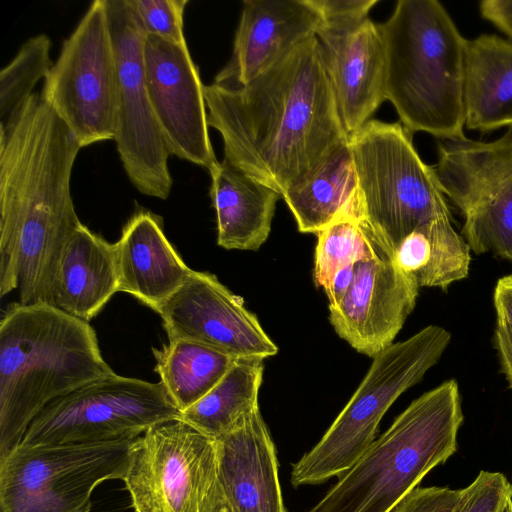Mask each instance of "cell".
Segmentation results:
<instances>
[{
  "instance_id": "cell-20",
  "label": "cell",
  "mask_w": 512,
  "mask_h": 512,
  "mask_svg": "<svg viewBox=\"0 0 512 512\" xmlns=\"http://www.w3.org/2000/svg\"><path fill=\"white\" fill-rule=\"evenodd\" d=\"M114 245L119 292L156 312L193 272L165 236L160 218L150 212L135 213Z\"/></svg>"
},
{
  "instance_id": "cell-30",
  "label": "cell",
  "mask_w": 512,
  "mask_h": 512,
  "mask_svg": "<svg viewBox=\"0 0 512 512\" xmlns=\"http://www.w3.org/2000/svg\"><path fill=\"white\" fill-rule=\"evenodd\" d=\"M146 35L187 45L184 11L188 0H128Z\"/></svg>"
},
{
  "instance_id": "cell-5",
  "label": "cell",
  "mask_w": 512,
  "mask_h": 512,
  "mask_svg": "<svg viewBox=\"0 0 512 512\" xmlns=\"http://www.w3.org/2000/svg\"><path fill=\"white\" fill-rule=\"evenodd\" d=\"M463 419L456 380L425 392L307 512H392L456 452Z\"/></svg>"
},
{
  "instance_id": "cell-27",
  "label": "cell",
  "mask_w": 512,
  "mask_h": 512,
  "mask_svg": "<svg viewBox=\"0 0 512 512\" xmlns=\"http://www.w3.org/2000/svg\"><path fill=\"white\" fill-rule=\"evenodd\" d=\"M152 351L155 372L181 413L205 396L238 359L187 340L169 341Z\"/></svg>"
},
{
  "instance_id": "cell-22",
  "label": "cell",
  "mask_w": 512,
  "mask_h": 512,
  "mask_svg": "<svg viewBox=\"0 0 512 512\" xmlns=\"http://www.w3.org/2000/svg\"><path fill=\"white\" fill-rule=\"evenodd\" d=\"M209 173L217 244L228 250L257 251L269 237L276 204L282 195L224 159Z\"/></svg>"
},
{
  "instance_id": "cell-4",
  "label": "cell",
  "mask_w": 512,
  "mask_h": 512,
  "mask_svg": "<svg viewBox=\"0 0 512 512\" xmlns=\"http://www.w3.org/2000/svg\"><path fill=\"white\" fill-rule=\"evenodd\" d=\"M385 48V98L412 134L465 137L467 39L436 0H399L378 24Z\"/></svg>"
},
{
  "instance_id": "cell-21",
  "label": "cell",
  "mask_w": 512,
  "mask_h": 512,
  "mask_svg": "<svg viewBox=\"0 0 512 512\" xmlns=\"http://www.w3.org/2000/svg\"><path fill=\"white\" fill-rule=\"evenodd\" d=\"M117 292L119 277L114 243L81 223L60 257L54 305L89 322Z\"/></svg>"
},
{
  "instance_id": "cell-16",
  "label": "cell",
  "mask_w": 512,
  "mask_h": 512,
  "mask_svg": "<svg viewBox=\"0 0 512 512\" xmlns=\"http://www.w3.org/2000/svg\"><path fill=\"white\" fill-rule=\"evenodd\" d=\"M370 234L373 252L355 263L353 281L340 303L329 309V319L343 340L373 358L394 343L415 308L420 287Z\"/></svg>"
},
{
  "instance_id": "cell-11",
  "label": "cell",
  "mask_w": 512,
  "mask_h": 512,
  "mask_svg": "<svg viewBox=\"0 0 512 512\" xmlns=\"http://www.w3.org/2000/svg\"><path fill=\"white\" fill-rule=\"evenodd\" d=\"M437 152L441 187L464 216L471 252L512 263V127L489 142L440 140Z\"/></svg>"
},
{
  "instance_id": "cell-38",
  "label": "cell",
  "mask_w": 512,
  "mask_h": 512,
  "mask_svg": "<svg viewBox=\"0 0 512 512\" xmlns=\"http://www.w3.org/2000/svg\"><path fill=\"white\" fill-rule=\"evenodd\" d=\"M205 512H235L226 498L220 483H218Z\"/></svg>"
},
{
  "instance_id": "cell-19",
  "label": "cell",
  "mask_w": 512,
  "mask_h": 512,
  "mask_svg": "<svg viewBox=\"0 0 512 512\" xmlns=\"http://www.w3.org/2000/svg\"><path fill=\"white\" fill-rule=\"evenodd\" d=\"M216 440L218 480L235 512H287L275 444L260 408Z\"/></svg>"
},
{
  "instance_id": "cell-3",
  "label": "cell",
  "mask_w": 512,
  "mask_h": 512,
  "mask_svg": "<svg viewBox=\"0 0 512 512\" xmlns=\"http://www.w3.org/2000/svg\"><path fill=\"white\" fill-rule=\"evenodd\" d=\"M114 373L89 322L47 303L10 304L0 321V460L48 403Z\"/></svg>"
},
{
  "instance_id": "cell-12",
  "label": "cell",
  "mask_w": 512,
  "mask_h": 512,
  "mask_svg": "<svg viewBox=\"0 0 512 512\" xmlns=\"http://www.w3.org/2000/svg\"><path fill=\"white\" fill-rule=\"evenodd\" d=\"M135 512H205L219 483L216 440L181 418L149 428L123 479Z\"/></svg>"
},
{
  "instance_id": "cell-8",
  "label": "cell",
  "mask_w": 512,
  "mask_h": 512,
  "mask_svg": "<svg viewBox=\"0 0 512 512\" xmlns=\"http://www.w3.org/2000/svg\"><path fill=\"white\" fill-rule=\"evenodd\" d=\"M181 417L163 383L114 373L48 403L29 424L22 446L132 441Z\"/></svg>"
},
{
  "instance_id": "cell-31",
  "label": "cell",
  "mask_w": 512,
  "mask_h": 512,
  "mask_svg": "<svg viewBox=\"0 0 512 512\" xmlns=\"http://www.w3.org/2000/svg\"><path fill=\"white\" fill-rule=\"evenodd\" d=\"M512 499V485L500 472L480 471L474 481L463 488L455 512H501Z\"/></svg>"
},
{
  "instance_id": "cell-32",
  "label": "cell",
  "mask_w": 512,
  "mask_h": 512,
  "mask_svg": "<svg viewBox=\"0 0 512 512\" xmlns=\"http://www.w3.org/2000/svg\"><path fill=\"white\" fill-rule=\"evenodd\" d=\"M310 2L320 16V27L338 29L353 26L369 18L368 14L378 0H310Z\"/></svg>"
},
{
  "instance_id": "cell-9",
  "label": "cell",
  "mask_w": 512,
  "mask_h": 512,
  "mask_svg": "<svg viewBox=\"0 0 512 512\" xmlns=\"http://www.w3.org/2000/svg\"><path fill=\"white\" fill-rule=\"evenodd\" d=\"M133 441L19 445L0 460V512H90L100 483L124 479Z\"/></svg>"
},
{
  "instance_id": "cell-36",
  "label": "cell",
  "mask_w": 512,
  "mask_h": 512,
  "mask_svg": "<svg viewBox=\"0 0 512 512\" xmlns=\"http://www.w3.org/2000/svg\"><path fill=\"white\" fill-rule=\"evenodd\" d=\"M493 305L496 320L512 327V274L497 280L493 292Z\"/></svg>"
},
{
  "instance_id": "cell-14",
  "label": "cell",
  "mask_w": 512,
  "mask_h": 512,
  "mask_svg": "<svg viewBox=\"0 0 512 512\" xmlns=\"http://www.w3.org/2000/svg\"><path fill=\"white\" fill-rule=\"evenodd\" d=\"M157 313L169 341L196 342L234 358L264 360L278 353L243 299L210 272L193 270Z\"/></svg>"
},
{
  "instance_id": "cell-24",
  "label": "cell",
  "mask_w": 512,
  "mask_h": 512,
  "mask_svg": "<svg viewBox=\"0 0 512 512\" xmlns=\"http://www.w3.org/2000/svg\"><path fill=\"white\" fill-rule=\"evenodd\" d=\"M356 195L357 176L348 142L290 187L282 199L300 232L318 234L352 205Z\"/></svg>"
},
{
  "instance_id": "cell-10",
  "label": "cell",
  "mask_w": 512,
  "mask_h": 512,
  "mask_svg": "<svg viewBox=\"0 0 512 512\" xmlns=\"http://www.w3.org/2000/svg\"><path fill=\"white\" fill-rule=\"evenodd\" d=\"M82 147L115 138L117 66L106 0L66 38L40 93Z\"/></svg>"
},
{
  "instance_id": "cell-13",
  "label": "cell",
  "mask_w": 512,
  "mask_h": 512,
  "mask_svg": "<svg viewBox=\"0 0 512 512\" xmlns=\"http://www.w3.org/2000/svg\"><path fill=\"white\" fill-rule=\"evenodd\" d=\"M117 66L116 141L123 168L142 194L168 198L169 152L155 118L144 70L146 33L128 0H106Z\"/></svg>"
},
{
  "instance_id": "cell-34",
  "label": "cell",
  "mask_w": 512,
  "mask_h": 512,
  "mask_svg": "<svg viewBox=\"0 0 512 512\" xmlns=\"http://www.w3.org/2000/svg\"><path fill=\"white\" fill-rule=\"evenodd\" d=\"M483 19L512 40V0H484L479 3Z\"/></svg>"
},
{
  "instance_id": "cell-35",
  "label": "cell",
  "mask_w": 512,
  "mask_h": 512,
  "mask_svg": "<svg viewBox=\"0 0 512 512\" xmlns=\"http://www.w3.org/2000/svg\"><path fill=\"white\" fill-rule=\"evenodd\" d=\"M493 343L501 371L512 389V327L496 320Z\"/></svg>"
},
{
  "instance_id": "cell-6",
  "label": "cell",
  "mask_w": 512,
  "mask_h": 512,
  "mask_svg": "<svg viewBox=\"0 0 512 512\" xmlns=\"http://www.w3.org/2000/svg\"><path fill=\"white\" fill-rule=\"evenodd\" d=\"M400 122L369 120L349 137L357 176L354 211L392 255L412 232L451 215L436 169Z\"/></svg>"
},
{
  "instance_id": "cell-37",
  "label": "cell",
  "mask_w": 512,
  "mask_h": 512,
  "mask_svg": "<svg viewBox=\"0 0 512 512\" xmlns=\"http://www.w3.org/2000/svg\"><path fill=\"white\" fill-rule=\"evenodd\" d=\"M355 272V263L338 270L330 285L324 290L329 303V309L336 307L349 289Z\"/></svg>"
},
{
  "instance_id": "cell-23",
  "label": "cell",
  "mask_w": 512,
  "mask_h": 512,
  "mask_svg": "<svg viewBox=\"0 0 512 512\" xmlns=\"http://www.w3.org/2000/svg\"><path fill=\"white\" fill-rule=\"evenodd\" d=\"M465 128L482 133L512 127V40L481 34L467 40Z\"/></svg>"
},
{
  "instance_id": "cell-17",
  "label": "cell",
  "mask_w": 512,
  "mask_h": 512,
  "mask_svg": "<svg viewBox=\"0 0 512 512\" xmlns=\"http://www.w3.org/2000/svg\"><path fill=\"white\" fill-rule=\"evenodd\" d=\"M343 127L350 137L386 100L385 48L370 18L316 33Z\"/></svg>"
},
{
  "instance_id": "cell-1",
  "label": "cell",
  "mask_w": 512,
  "mask_h": 512,
  "mask_svg": "<svg viewBox=\"0 0 512 512\" xmlns=\"http://www.w3.org/2000/svg\"><path fill=\"white\" fill-rule=\"evenodd\" d=\"M224 160L283 195L349 142L316 35L240 86H204Z\"/></svg>"
},
{
  "instance_id": "cell-7",
  "label": "cell",
  "mask_w": 512,
  "mask_h": 512,
  "mask_svg": "<svg viewBox=\"0 0 512 512\" xmlns=\"http://www.w3.org/2000/svg\"><path fill=\"white\" fill-rule=\"evenodd\" d=\"M450 341L451 333L444 327L428 325L376 354L360 385L319 442L293 463L292 486L322 484L350 469L376 440L388 409L423 379Z\"/></svg>"
},
{
  "instance_id": "cell-25",
  "label": "cell",
  "mask_w": 512,
  "mask_h": 512,
  "mask_svg": "<svg viewBox=\"0 0 512 512\" xmlns=\"http://www.w3.org/2000/svg\"><path fill=\"white\" fill-rule=\"evenodd\" d=\"M393 258L419 287H436L445 291L468 276L471 249L454 229L452 216L443 215L407 236Z\"/></svg>"
},
{
  "instance_id": "cell-33",
  "label": "cell",
  "mask_w": 512,
  "mask_h": 512,
  "mask_svg": "<svg viewBox=\"0 0 512 512\" xmlns=\"http://www.w3.org/2000/svg\"><path fill=\"white\" fill-rule=\"evenodd\" d=\"M463 489L447 487H416L408 493L392 512H455Z\"/></svg>"
},
{
  "instance_id": "cell-29",
  "label": "cell",
  "mask_w": 512,
  "mask_h": 512,
  "mask_svg": "<svg viewBox=\"0 0 512 512\" xmlns=\"http://www.w3.org/2000/svg\"><path fill=\"white\" fill-rule=\"evenodd\" d=\"M353 204L318 233L313 275L316 285L324 290L338 270L373 252L371 234L355 214Z\"/></svg>"
},
{
  "instance_id": "cell-15",
  "label": "cell",
  "mask_w": 512,
  "mask_h": 512,
  "mask_svg": "<svg viewBox=\"0 0 512 512\" xmlns=\"http://www.w3.org/2000/svg\"><path fill=\"white\" fill-rule=\"evenodd\" d=\"M144 70L153 112L169 154L209 171L218 161L209 137L205 85L187 45L146 35Z\"/></svg>"
},
{
  "instance_id": "cell-18",
  "label": "cell",
  "mask_w": 512,
  "mask_h": 512,
  "mask_svg": "<svg viewBox=\"0 0 512 512\" xmlns=\"http://www.w3.org/2000/svg\"><path fill=\"white\" fill-rule=\"evenodd\" d=\"M321 19L310 0H245L230 60L213 84H247L304 40L316 35Z\"/></svg>"
},
{
  "instance_id": "cell-2",
  "label": "cell",
  "mask_w": 512,
  "mask_h": 512,
  "mask_svg": "<svg viewBox=\"0 0 512 512\" xmlns=\"http://www.w3.org/2000/svg\"><path fill=\"white\" fill-rule=\"evenodd\" d=\"M80 142L39 93L0 137V295L54 305L63 249L81 225L71 195ZM55 306V305H54Z\"/></svg>"
},
{
  "instance_id": "cell-26",
  "label": "cell",
  "mask_w": 512,
  "mask_h": 512,
  "mask_svg": "<svg viewBox=\"0 0 512 512\" xmlns=\"http://www.w3.org/2000/svg\"><path fill=\"white\" fill-rule=\"evenodd\" d=\"M263 371L261 359H236L223 378L180 418L214 439L228 433L259 407Z\"/></svg>"
},
{
  "instance_id": "cell-28",
  "label": "cell",
  "mask_w": 512,
  "mask_h": 512,
  "mask_svg": "<svg viewBox=\"0 0 512 512\" xmlns=\"http://www.w3.org/2000/svg\"><path fill=\"white\" fill-rule=\"evenodd\" d=\"M51 40L46 34L28 39L0 71V137L19 119L32 91L52 66Z\"/></svg>"
}]
</instances>
